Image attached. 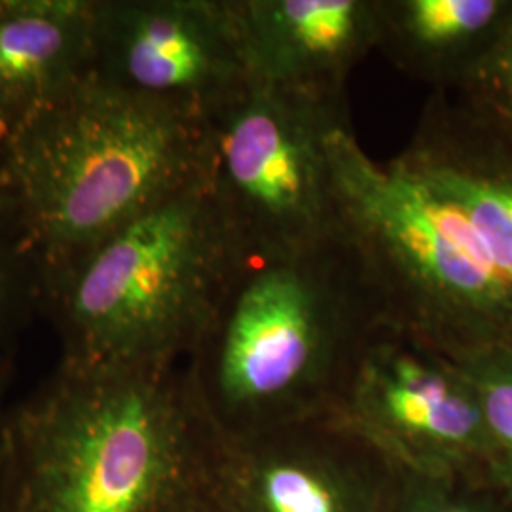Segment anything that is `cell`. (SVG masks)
<instances>
[{
    "instance_id": "obj_1",
    "label": "cell",
    "mask_w": 512,
    "mask_h": 512,
    "mask_svg": "<svg viewBox=\"0 0 512 512\" xmlns=\"http://www.w3.org/2000/svg\"><path fill=\"white\" fill-rule=\"evenodd\" d=\"M213 440L179 365L61 363L8 412L14 512H211Z\"/></svg>"
},
{
    "instance_id": "obj_2",
    "label": "cell",
    "mask_w": 512,
    "mask_h": 512,
    "mask_svg": "<svg viewBox=\"0 0 512 512\" xmlns=\"http://www.w3.org/2000/svg\"><path fill=\"white\" fill-rule=\"evenodd\" d=\"M207 120L93 69L16 126L6 196L57 283L129 222L203 177Z\"/></svg>"
},
{
    "instance_id": "obj_3",
    "label": "cell",
    "mask_w": 512,
    "mask_h": 512,
    "mask_svg": "<svg viewBox=\"0 0 512 512\" xmlns=\"http://www.w3.org/2000/svg\"><path fill=\"white\" fill-rule=\"evenodd\" d=\"M376 321L340 232L293 255L245 258L188 357V380L222 437L327 416Z\"/></svg>"
},
{
    "instance_id": "obj_4",
    "label": "cell",
    "mask_w": 512,
    "mask_h": 512,
    "mask_svg": "<svg viewBox=\"0 0 512 512\" xmlns=\"http://www.w3.org/2000/svg\"><path fill=\"white\" fill-rule=\"evenodd\" d=\"M243 260L202 177L114 232L55 283L63 363L179 365L202 340Z\"/></svg>"
},
{
    "instance_id": "obj_5",
    "label": "cell",
    "mask_w": 512,
    "mask_h": 512,
    "mask_svg": "<svg viewBox=\"0 0 512 512\" xmlns=\"http://www.w3.org/2000/svg\"><path fill=\"white\" fill-rule=\"evenodd\" d=\"M346 101L253 76L207 118L203 183L245 258H274L338 236L327 137Z\"/></svg>"
},
{
    "instance_id": "obj_6",
    "label": "cell",
    "mask_w": 512,
    "mask_h": 512,
    "mask_svg": "<svg viewBox=\"0 0 512 512\" xmlns=\"http://www.w3.org/2000/svg\"><path fill=\"white\" fill-rule=\"evenodd\" d=\"M330 416L420 480L492 465L484 412L458 361L384 321L366 332Z\"/></svg>"
},
{
    "instance_id": "obj_7",
    "label": "cell",
    "mask_w": 512,
    "mask_h": 512,
    "mask_svg": "<svg viewBox=\"0 0 512 512\" xmlns=\"http://www.w3.org/2000/svg\"><path fill=\"white\" fill-rule=\"evenodd\" d=\"M95 71L207 120L253 78L238 0L99 2Z\"/></svg>"
},
{
    "instance_id": "obj_8",
    "label": "cell",
    "mask_w": 512,
    "mask_h": 512,
    "mask_svg": "<svg viewBox=\"0 0 512 512\" xmlns=\"http://www.w3.org/2000/svg\"><path fill=\"white\" fill-rule=\"evenodd\" d=\"M397 158L437 198L448 249L505 304L512 321V139L435 92Z\"/></svg>"
},
{
    "instance_id": "obj_9",
    "label": "cell",
    "mask_w": 512,
    "mask_h": 512,
    "mask_svg": "<svg viewBox=\"0 0 512 512\" xmlns=\"http://www.w3.org/2000/svg\"><path fill=\"white\" fill-rule=\"evenodd\" d=\"M348 463L327 444L291 435V425L247 437L215 433L209 505L213 512H380L372 484Z\"/></svg>"
},
{
    "instance_id": "obj_10",
    "label": "cell",
    "mask_w": 512,
    "mask_h": 512,
    "mask_svg": "<svg viewBox=\"0 0 512 512\" xmlns=\"http://www.w3.org/2000/svg\"><path fill=\"white\" fill-rule=\"evenodd\" d=\"M253 76L346 101L349 74L376 50L378 0H238Z\"/></svg>"
},
{
    "instance_id": "obj_11",
    "label": "cell",
    "mask_w": 512,
    "mask_h": 512,
    "mask_svg": "<svg viewBox=\"0 0 512 512\" xmlns=\"http://www.w3.org/2000/svg\"><path fill=\"white\" fill-rule=\"evenodd\" d=\"M88 0H0V110L16 124L95 69Z\"/></svg>"
},
{
    "instance_id": "obj_12",
    "label": "cell",
    "mask_w": 512,
    "mask_h": 512,
    "mask_svg": "<svg viewBox=\"0 0 512 512\" xmlns=\"http://www.w3.org/2000/svg\"><path fill=\"white\" fill-rule=\"evenodd\" d=\"M511 14L512 0H378L376 50L435 92H456Z\"/></svg>"
},
{
    "instance_id": "obj_13",
    "label": "cell",
    "mask_w": 512,
    "mask_h": 512,
    "mask_svg": "<svg viewBox=\"0 0 512 512\" xmlns=\"http://www.w3.org/2000/svg\"><path fill=\"white\" fill-rule=\"evenodd\" d=\"M475 387L492 446V469L512 490V344L450 355Z\"/></svg>"
},
{
    "instance_id": "obj_14",
    "label": "cell",
    "mask_w": 512,
    "mask_h": 512,
    "mask_svg": "<svg viewBox=\"0 0 512 512\" xmlns=\"http://www.w3.org/2000/svg\"><path fill=\"white\" fill-rule=\"evenodd\" d=\"M448 93L476 120L512 139V14L463 86Z\"/></svg>"
},
{
    "instance_id": "obj_15",
    "label": "cell",
    "mask_w": 512,
    "mask_h": 512,
    "mask_svg": "<svg viewBox=\"0 0 512 512\" xmlns=\"http://www.w3.org/2000/svg\"><path fill=\"white\" fill-rule=\"evenodd\" d=\"M393 512H490L480 501L459 495L452 480H420Z\"/></svg>"
},
{
    "instance_id": "obj_16",
    "label": "cell",
    "mask_w": 512,
    "mask_h": 512,
    "mask_svg": "<svg viewBox=\"0 0 512 512\" xmlns=\"http://www.w3.org/2000/svg\"><path fill=\"white\" fill-rule=\"evenodd\" d=\"M4 382L0 376V512H14V484L8 450V408L4 406Z\"/></svg>"
},
{
    "instance_id": "obj_17",
    "label": "cell",
    "mask_w": 512,
    "mask_h": 512,
    "mask_svg": "<svg viewBox=\"0 0 512 512\" xmlns=\"http://www.w3.org/2000/svg\"><path fill=\"white\" fill-rule=\"evenodd\" d=\"M16 126L18 124L0 110V196H6L8 167H10V158H12Z\"/></svg>"
},
{
    "instance_id": "obj_18",
    "label": "cell",
    "mask_w": 512,
    "mask_h": 512,
    "mask_svg": "<svg viewBox=\"0 0 512 512\" xmlns=\"http://www.w3.org/2000/svg\"><path fill=\"white\" fill-rule=\"evenodd\" d=\"M14 264H16V255L14 249L6 245V239L0 234V310L6 304V293L10 289V281L14 275Z\"/></svg>"
},
{
    "instance_id": "obj_19",
    "label": "cell",
    "mask_w": 512,
    "mask_h": 512,
    "mask_svg": "<svg viewBox=\"0 0 512 512\" xmlns=\"http://www.w3.org/2000/svg\"><path fill=\"white\" fill-rule=\"evenodd\" d=\"M4 374V366H2V355H0V376Z\"/></svg>"
},
{
    "instance_id": "obj_20",
    "label": "cell",
    "mask_w": 512,
    "mask_h": 512,
    "mask_svg": "<svg viewBox=\"0 0 512 512\" xmlns=\"http://www.w3.org/2000/svg\"><path fill=\"white\" fill-rule=\"evenodd\" d=\"M211 512H213V511H211Z\"/></svg>"
}]
</instances>
